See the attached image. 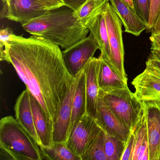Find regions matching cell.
Here are the masks:
<instances>
[{
  "instance_id": "obj_25",
  "label": "cell",
  "mask_w": 160,
  "mask_h": 160,
  "mask_svg": "<svg viewBox=\"0 0 160 160\" xmlns=\"http://www.w3.org/2000/svg\"><path fill=\"white\" fill-rule=\"evenodd\" d=\"M160 28V0H151L149 19L146 32L151 33L158 31Z\"/></svg>"
},
{
  "instance_id": "obj_34",
  "label": "cell",
  "mask_w": 160,
  "mask_h": 160,
  "mask_svg": "<svg viewBox=\"0 0 160 160\" xmlns=\"http://www.w3.org/2000/svg\"><path fill=\"white\" fill-rule=\"evenodd\" d=\"M2 3H3V7L8 6L10 4L11 0H2Z\"/></svg>"
},
{
  "instance_id": "obj_1",
  "label": "cell",
  "mask_w": 160,
  "mask_h": 160,
  "mask_svg": "<svg viewBox=\"0 0 160 160\" xmlns=\"http://www.w3.org/2000/svg\"><path fill=\"white\" fill-rule=\"evenodd\" d=\"M42 107L53 128L67 92L76 78L69 72L60 47L42 38L13 34L0 50Z\"/></svg>"
},
{
  "instance_id": "obj_31",
  "label": "cell",
  "mask_w": 160,
  "mask_h": 160,
  "mask_svg": "<svg viewBox=\"0 0 160 160\" xmlns=\"http://www.w3.org/2000/svg\"><path fill=\"white\" fill-rule=\"evenodd\" d=\"M151 41V49L160 51V31L151 32L150 37Z\"/></svg>"
},
{
  "instance_id": "obj_3",
  "label": "cell",
  "mask_w": 160,
  "mask_h": 160,
  "mask_svg": "<svg viewBox=\"0 0 160 160\" xmlns=\"http://www.w3.org/2000/svg\"><path fill=\"white\" fill-rule=\"evenodd\" d=\"M0 149L2 159L44 160L41 147L12 116L0 121Z\"/></svg>"
},
{
  "instance_id": "obj_2",
  "label": "cell",
  "mask_w": 160,
  "mask_h": 160,
  "mask_svg": "<svg viewBox=\"0 0 160 160\" xmlns=\"http://www.w3.org/2000/svg\"><path fill=\"white\" fill-rule=\"evenodd\" d=\"M22 27L32 36L45 39L64 49L86 38L89 32L75 11L65 5L48 10L22 24Z\"/></svg>"
},
{
  "instance_id": "obj_4",
  "label": "cell",
  "mask_w": 160,
  "mask_h": 160,
  "mask_svg": "<svg viewBox=\"0 0 160 160\" xmlns=\"http://www.w3.org/2000/svg\"><path fill=\"white\" fill-rule=\"evenodd\" d=\"M102 93L104 102L113 114L131 130L133 129L143 112V102L129 88L108 92L102 91Z\"/></svg>"
},
{
  "instance_id": "obj_29",
  "label": "cell",
  "mask_w": 160,
  "mask_h": 160,
  "mask_svg": "<svg viewBox=\"0 0 160 160\" xmlns=\"http://www.w3.org/2000/svg\"><path fill=\"white\" fill-rule=\"evenodd\" d=\"M13 34V31L9 27L1 29L0 31V50L3 49L4 44L10 40V37Z\"/></svg>"
},
{
  "instance_id": "obj_18",
  "label": "cell",
  "mask_w": 160,
  "mask_h": 160,
  "mask_svg": "<svg viewBox=\"0 0 160 160\" xmlns=\"http://www.w3.org/2000/svg\"><path fill=\"white\" fill-rule=\"evenodd\" d=\"M98 72V82L100 89L105 92L127 88V80L123 79L100 55Z\"/></svg>"
},
{
  "instance_id": "obj_19",
  "label": "cell",
  "mask_w": 160,
  "mask_h": 160,
  "mask_svg": "<svg viewBox=\"0 0 160 160\" xmlns=\"http://www.w3.org/2000/svg\"><path fill=\"white\" fill-rule=\"evenodd\" d=\"M132 129L135 134V145L132 160H149L147 115L144 105L140 119Z\"/></svg>"
},
{
  "instance_id": "obj_17",
  "label": "cell",
  "mask_w": 160,
  "mask_h": 160,
  "mask_svg": "<svg viewBox=\"0 0 160 160\" xmlns=\"http://www.w3.org/2000/svg\"><path fill=\"white\" fill-rule=\"evenodd\" d=\"M31 101L34 124L41 143L40 147H50L53 143L52 126L42 106L31 94Z\"/></svg>"
},
{
  "instance_id": "obj_33",
  "label": "cell",
  "mask_w": 160,
  "mask_h": 160,
  "mask_svg": "<svg viewBox=\"0 0 160 160\" xmlns=\"http://www.w3.org/2000/svg\"><path fill=\"white\" fill-rule=\"evenodd\" d=\"M123 1H124L135 12L134 0H123Z\"/></svg>"
},
{
  "instance_id": "obj_20",
  "label": "cell",
  "mask_w": 160,
  "mask_h": 160,
  "mask_svg": "<svg viewBox=\"0 0 160 160\" xmlns=\"http://www.w3.org/2000/svg\"><path fill=\"white\" fill-rule=\"evenodd\" d=\"M86 114H87L86 76L84 71L78 82L73 100L70 134L78 121Z\"/></svg>"
},
{
  "instance_id": "obj_8",
  "label": "cell",
  "mask_w": 160,
  "mask_h": 160,
  "mask_svg": "<svg viewBox=\"0 0 160 160\" xmlns=\"http://www.w3.org/2000/svg\"><path fill=\"white\" fill-rule=\"evenodd\" d=\"M49 10L37 0H11L3 7L1 18H6L21 24L41 16Z\"/></svg>"
},
{
  "instance_id": "obj_36",
  "label": "cell",
  "mask_w": 160,
  "mask_h": 160,
  "mask_svg": "<svg viewBox=\"0 0 160 160\" xmlns=\"http://www.w3.org/2000/svg\"><path fill=\"white\" fill-rule=\"evenodd\" d=\"M159 31H160V29H159Z\"/></svg>"
},
{
  "instance_id": "obj_35",
  "label": "cell",
  "mask_w": 160,
  "mask_h": 160,
  "mask_svg": "<svg viewBox=\"0 0 160 160\" xmlns=\"http://www.w3.org/2000/svg\"><path fill=\"white\" fill-rule=\"evenodd\" d=\"M159 160H160V157H159Z\"/></svg>"
},
{
  "instance_id": "obj_13",
  "label": "cell",
  "mask_w": 160,
  "mask_h": 160,
  "mask_svg": "<svg viewBox=\"0 0 160 160\" xmlns=\"http://www.w3.org/2000/svg\"><path fill=\"white\" fill-rule=\"evenodd\" d=\"M134 94L142 102H160V77L147 69L136 77L132 82Z\"/></svg>"
},
{
  "instance_id": "obj_16",
  "label": "cell",
  "mask_w": 160,
  "mask_h": 160,
  "mask_svg": "<svg viewBox=\"0 0 160 160\" xmlns=\"http://www.w3.org/2000/svg\"><path fill=\"white\" fill-rule=\"evenodd\" d=\"M106 9L88 19L84 23V25L88 29L97 41L101 50L100 55L104 59L108 60L110 51L108 31L105 17Z\"/></svg>"
},
{
  "instance_id": "obj_22",
  "label": "cell",
  "mask_w": 160,
  "mask_h": 160,
  "mask_svg": "<svg viewBox=\"0 0 160 160\" xmlns=\"http://www.w3.org/2000/svg\"><path fill=\"white\" fill-rule=\"evenodd\" d=\"M106 132L102 129L90 143L80 157L81 160H107L104 146Z\"/></svg>"
},
{
  "instance_id": "obj_5",
  "label": "cell",
  "mask_w": 160,
  "mask_h": 160,
  "mask_svg": "<svg viewBox=\"0 0 160 160\" xmlns=\"http://www.w3.org/2000/svg\"><path fill=\"white\" fill-rule=\"evenodd\" d=\"M105 17L108 31L110 56L108 64L123 79L128 80L124 67V51L122 36V23L110 3L105 12Z\"/></svg>"
},
{
  "instance_id": "obj_26",
  "label": "cell",
  "mask_w": 160,
  "mask_h": 160,
  "mask_svg": "<svg viewBox=\"0 0 160 160\" xmlns=\"http://www.w3.org/2000/svg\"><path fill=\"white\" fill-rule=\"evenodd\" d=\"M151 0H134L135 10L138 15L148 27L149 19Z\"/></svg>"
},
{
  "instance_id": "obj_30",
  "label": "cell",
  "mask_w": 160,
  "mask_h": 160,
  "mask_svg": "<svg viewBox=\"0 0 160 160\" xmlns=\"http://www.w3.org/2000/svg\"><path fill=\"white\" fill-rule=\"evenodd\" d=\"M37 1L49 10L56 9L65 5L63 0H37Z\"/></svg>"
},
{
  "instance_id": "obj_14",
  "label": "cell",
  "mask_w": 160,
  "mask_h": 160,
  "mask_svg": "<svg viewBox=\"0 0 160 160\" xmlns=\"http://www.w3.org/2000/svg\"><path fill=\"white\" fill-rule=\"evenodd\" d=\"M115 12L124 28V32L138 36L146 30L147 25L123 0H109Z\"/></svg>"
},
{
  "instance_id": "obj_9",
  "label": "cell",
  "mask_w": 160,
  "mask_h": 160,
  "mask_svg": "<svg viewBox=\"0 0 160 160\" xmlns=\"http://www.w3.org/2000/svg\"><path fill=\"white\" fill-rule=\"evenodd\" d=\"M84 69L77 76L74 82L67 92L60 108L53 126V142H66L69 137L73 100L78 82L84 72Z\"/></svg>"
},
{
  "instance_id": "obj_6",
  "label": "cell",
  "mask_w": 160,
  "mask_h": 160,
  "mask_svg": "<svg viewBox=\"0 0 160 160\" xmlns=\"http://www.w3.org/2000/svg\"><path fill=\"white\" fill-rule=\"evenodd\" d=\"M98 49H100L99 45L90 33L85 39L62 51L65 65L73 77L76 78L83 71Z\"/></svg>"
},
{
  "instance_id": "obj_27",
  "label": "cell",
  "mask_w": 160,
  "mask_h": 160,
  "mask_svg": "<svg viewBox=\"0 0 160 160\" xmlns=\"http://www.w3.org/2000/svg\"><path fill=\"white\" fill-rule=\"evenodd\" d=\"M146 64L149 72L160 77V51L151 50Z\"/></svg>"
},
{
  "instance_id": "obj_28",
  "label": "cell",
  "mask_w": 160,
  "mask_h": 160,
  "mask_svg": "<svg viewBox=\"0 0 160 160\" xmlns=\"http://www.w3.org/2000/svg\"><path fill=\"white\" fill-rule=\"evenodd\" d=\"M135 145V134L132 129L125 144V148L121 160H132Z\"/></svg>"
},
{
  "instance_id": "obj_12",
  "label": "cell",
  "mask_w": 160,
  "mask_h": 160,
  "mask_svg": "<svg viewBox=\"0 0 160 160\" xmlns=\"http://www.w3.org/2000/svg\"><path fill=\"white\" fill-rule=\"evenodd\" d=\"M100 58H92L85 68L87 114L96 119L99 88L98 72Z\"/></svg>"
},
{
  "instance_id": "obj_21",
  "label": "cell",
  "mask_w": 160,
  "mask_h": 160,
  "mask_svg": "<svg viewBox=\"0 0 160 160\" xmlns=\"http://www.w3.org/2000/svg\"><path fill=\"white\" fill-rule=\"evenodd\" d=\"M44 160H81L66 146L65 142H53L50 147H41Z\"/></svg>"
},
{
  "instance_id": "obj_10",
  "label": "cell",
  "mask_w": 160,
  "mask_h": 160,
  "mask_svg": "<svg viewBox=\"0 0 160 160\" xmlns=\"http://www.w3.org/2000/svg\"><path fill=\"white\" fill-rule=\"evenodd\" d=\"M95 120L106 133L126 142L132 130L118 119L108 108L104 102L102 90L101 89L99 91Z\"/></svg>"
},
{
  "instance_id": "obj_11",
  "label": "cell",
  "mask_w": 160,
  "mask_h": 160,
  "mask_svg": "<svg viewBox=\"0 0 160 160\" xmlns=\"http://www.w3.org/2000/svg\"><path fill=\"white\" fill-rule=\"evenodd\" d=\"M143 102L147 115L149 160H159L160 155V102Z\"/></svg>"
},
{
  "instance_id": "obj_32",
  "label": "cell",
  "mask_w": 160,
  "mask_h": 160,
  "mask_svg": "<svg viewBox=\"0 0 160 160\" xmlns=\"http://www.w3.org/2000/svg\"><path fill=\"white\" fill-rule=\"evenodd\" d=\"M65 6L76 11L87 0H63Z\"/></svg>"
},
{
  "instance_id": "obj_24",
  "label": "cell",
  "mask_w": 160,
  "mask_h": 160,
  "mask_svg": "<svg viewBox=\"0 0 160 160\" xmlns=\"http://www.w3.org/2000/svg\"><path fill=\"white\" fill-rule=\"evenodd\" d=\"M126 142L106 133L104 150L107 160H121Z\"/></svg>"
},
{
  "instance_id": "obj_7",
  "label": "cell",
  "mask_w": 160,
  "mask_h": 160,
  "mask_svg": "<svg viewBox=\"0 0 160 160\" xmlns=\"http://www.w3.org/2000/svg\"><path fill=\"white\" fill-rule=\"evenodd\" d=\"M102 129L95 119L86 114L78 121L65 144L74 154L80 157Z\"/></svg>"
},
{
  "instance_id": "obj_15",
  "label": "cell",
  "mask_w": 160,
  "mask_h": 160,
  "mask_svg": "<svg viewBox=\"0 0 160 160\" xmlns=\"http://www.w3.org/2000/svg\"><path fill=\"white\" fill-rule=\"evenodd\" d=\"M14 110L17 120L40 146V139L34 124L31 93L28 89L23 91L17 99Z\"/></svg>"
},
{
  "instance_id": "obj_23",
  "label": "cell",
  "mask_w": 160,
  "mask_h": 160,
  "mask_svg": "<svg viewBox=\"0 0 160 160\" xmlns=\"http://www.w3.org/2000/svg\"><path fill=\"white\" fill-rule=\"evenodd\" d=\"M109 3V0H87L75 11V13L78 19L84 24L88 19L105 10Z\"/></svg>"
}]
</instances>
